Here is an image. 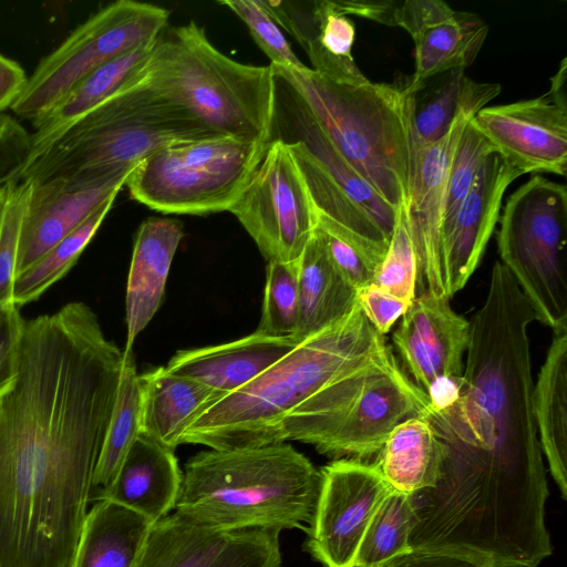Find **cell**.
<instances>
[{"label": "cell", "instance_id": "6da1fadb", "mask_svg": "<svg viewBox=\"0 0 567 567\" xmlns=\"http://www.w3.org/2000/svg\"><path fill=\"white\" fill-rule=\"evenodd\" d=\"M123 355L84 302L23 321L0 394V567H71Z\"/></svg>", "mask_w": 567, "mask_h": 567}, {"label": "cell", "instance_id": "7a4b0ae2", "mask_svg": "<svg viewBox=\"0 0 567 567\" xmlns=\"http://www.w3.org/2000/svg\"><path fill=\"white\" fill-rule=\"evenodd\" d=\"M398 369L384 336L357 302L343 318L207 409L182 443L238 450L295 440L318 450L367 385Z\"/></svg>", "mask_w": 567, "mask_h": 567}, {"label": "cell", "instance_id": "3957f363", "mask_svg": "<svg viewBox=\"0 0 567 567\" xmlns=\"http://www.w3.org/2000/svg\"><path fill=\"white\" fill-rule=\"evenodd\" d=\"M219 136L155 87L146 72L74 121L18 181L32 186L111 182L127 177L159 150Z\"/></svg>", "mask_w": 567, "mask_h": 567}, {"label": "cell", "instance_id": "277c9868", "mask_svg": "<svg viewBox=\"0 0 567 567\" xmlns=\"http://www.w3.org/2000/svg\"><path fill=\"white\" fill-rule=\"evenodd\" d=\"M321 471L282 442L209 450L185 465L175 512L234 533L249 528H303L311 524Z\"/></svg>", "mask_w": 567, "mask_h": 567}, {"label": "cell", "instance_id": "5b68a950", "mask_svg": "<svg viewBox=\"0 0 567 567\" xmlns=\"http://www.w3.org/2000/svg\"><path fill=\"white\" fill-rule=\"evenodd\" d=\"M271 66L341 156L391 206L406 208L414 172L408 80L354 85L332 81L307 65Z\"/></svg>", "mask_w": 567, "mask_h": 567}, {"label": "cell", "instance_id": "8992f818", "mask_svg": "<svg viewBox=\"0 0 567 567\" xmlns=\"http://www.w3.org/2000/svg\"><path fill=\"white\" fill-rule=\"evenodd\" d=\"M147 75L215 134L264 144L272 140L277 109L272 66L230 59L194 21L159 35Z\"/></svg>", "mask_w": 567, "mask_h": 567}, {"label": "cell", "instance_id": "52a82bcc", "mask_svg": "<svg viewBox=\"0 0 567 567\" xmlns=\"http://www.w3.org/2000/svg\"><path fill=\"white\" fill-rule=\"evenodd\" d=\"M289 94L287 142L315 205L316 227L344 240L379 269L398 209L341 156L302 102Z\"/></svg>", "mask_w": 567, "mask_h": 567}, {"label": "cell", "instance_id": "ba28073f", "mask_svg": "<svg viewBox=\"0 0 567 567\" xmlns=\"http://www.w3.org/2000/svg\"><path fill=\"white\" fill-rule=\"evenodd\" d=\"M501 262L530 303L536 321L567 328L566 186L535 176L507 199L499 217Z\"/></svg>", "mask_w": 567, "mask_h": 567}, {"label": "cell", "instance_id": "9c48e42d", "mask_svg": "<svg viewBox=\"0 0 567 567\" xmlns=\"http://www.w3.org/2000/svg\"><path fill=\"white\" fill-rule=\"evenodd\" d=\"M267 144L219 136L159 150L128 173L130 196L164 214L229 210L261 161Z\"/></svg>", "mask_w": 567, "mask_h": 567}, {"label": "cell", "instance_id": "30bf717a", "mask_svg": "<svg viewBox=\"0 0 567 567\" xmlns=\"http://www.w3.org/2000/svg\"><path fill=\"white\" fill-rule=\"evenodd\" d=\"M168 18L165 8L134 0H117L103 7L39 62L11 106L12 112L34 123L94 70L156 40L165 31Z\"/></svg>", "mask_w": 567, "mask_h": 567}, {"label": "cell", "instance_id": "8fae6325", "mask_svg": "<svg viewBox=\"0 0 567 567\" xmlns=\"http://www.w3.org/2000/svg\"><path fill=\"white\" fill-rule=\"evenodd\" d=\"M268 262L299 260L317 213L287 141L272 138L247 186L229 210Z\"/></svg>", "mask_w": 567, "mask_h": 567}, {"label": "cell", "instance_id": "7c38bea8", "mask_svg": "<svg viewBox=\"0 0 567 567\" xmlns=\"http://www.w3.org/2000/svg\"><path fill=\"white\" fill-rule=\"evenodd\" d=\"M320 471L307 550L324 567H352L372 516L392 488L373 463L340 458Z\"/></svg>", "mask_w": 567, "mask_h": 567}, {"label": "cell", "instance_id": "4fadbf2b", "mask_svg": "<svg viewBox=\"0 0 567 567\" xmlns=\"http://www.w3.org/2000/svg\"><path fill=\"white\" fill-rule=\"evenodd\" d=\"M472 123L495 151L523 175L567 172V103L549 93L485 106Z\"/></svg>", "mask_w": 567, "mask_h": 567}, {"label": "cell", "instance_id": "5bb4252c", "mask_svg": "<svg viewBox=\"0 0 567 567\" xmlns=\"http://www.w3.org/2000/svg\"><path fill=\"white\" fill-rule=\"evenodd\" d=\"M451 299L416 295L392 334L406 375L426 396L439 382L461 383L470 339V321Z\"/></svg>", "mask_w": 567, "mask_h": 567}, {"label": "cell", "instance_id": "9a60e30c", "mask_svg": "<svg viewBox=\"0 0 567 567\" xmlns=\"http://www.w3.org/2000/svg\"><path fill=\"white\" fill-rule=\"evenodd\" d=\"M522 175L497 152L483 162L468 193L441 231L442 296L452 299L476 270L499 219L504 194Z\"/></svg>", "mask_w": 567, "mask_h": 567}, {"label": "cell", "instance_id": "2e32d148", "mask_svg": "<svg viewBox=\"0 0 567 567\" xmlns=\"http://www.w3.org/2000/svg\"><path fill=\"white\" fill-rule=\"evenodd\" d=\"M430 408V399L400 368L371 381L317 451L333 460L374 463L391 432L411 417L426 416Z\"/></svg>", "mask_w": 567, "mask_h": 567}, {"label": "cell", "instance_id": "e0dca14e", "mask_svg": "<svg viewBox=\"0 0 567 567\" xmlns=\"http://www.w3.org/2000/svg\"><path fill=\"white\" fill-rule=\"evenodd\" d=\"M483 107L482 104L464 106L445 136L413 147L414 172L406 215L417 260V287L422 292L442 296L440 247L447 171L464 126Z\"/></svg>", "mask_w": 567, "mask_h": 567}, {"label": "cell", "instance_id": "ac0fdd59", "mask_svg": "<svg viewBox=\"0 0 567 567\" xmlns=\"http://www.w3.org/2000/svg\"><path fill=\"white\" fill-rule=\"evenodd\" d=\"M125 179L100 184L31 185L20 233L16 277L73 233L104 202L117 196Z\"/></svg>", "mask_w": 567, "mask_h": 567}, {"label": "cell", "instance_id": "d6986e66", "mask_svg": "<svg viewBox=\"0 0 567 567\" xmlns=\"http://www.w3.org/2000/svg\"><path fill=\"white\" fill-rule=\"evenodd\" d=\"M262 2L278 25L298 41L313 71L339 83L360 85L370 81L352 55L354 24L334 1Z\"/></svg>", "mask_w": 567, "mask_h": 567}, {"label": "cell", "instance_id": "ffe728a7", "mask_svg": "<svg viewBox=\"0 0 567 567\" xmlns=\"http://www.w3.org/2000/svg\"><path fill=\"white\" fill-rule=\"evenodd\" d=\"M298 343L292 337L275 338L255 331L231 342L181 350L166 369L227 395L255 380Z\"/></svg>", "mask_w": 567, "mask_h": 567}, {"label": "cell", "instance_id": "44dd1931", "mask_svg": "<svg viewBox=\"0 0 567 567\" xmlns=\"http://www.w3.org/2000/svg\"><path fill=\"white\" fill-rule=\"evenodd\" d=\"M183 236V226L177 219L150 217L140 225L126 284L124 350H132L135 338L158 310Z\"/></svg>", "mask_w": 567, "mask_h": 567}, {"label": "cell", "instance_id": "7402d4cb", "mask_svg": "<svg viewBox=\"0 0 567 567\" xmlns=\"http://www.w3.org/2000/svg\"><path fill=\"white\" fill-rule=\"evenodd\" d=\"M182 475L174 451L141 432L112 485L94 499H111L155 523L175 508Z\"/></svg>", "mask_w": 567, "mask_h": 567}, {"label": "cell", "instance_id": "603a6c76", "mask_svg": "<svg viewBox=\"0 0 567 567\" xmlns=\"http://www.w3.org/2000/svg\"><path fill=\"white\" fill-rule=\"evenodd\" d=\"M158 38L94 70L76 84L51 111L32 123L33 133L30 134V153L25 165L38 157L79 117L120 90L141 79L150 68Z\"/></svg>", "mask_w": 567, "mask_h": 567}, {"label": "cell", "instance_id": "cb8c5ba5", "mask_svg": "<svg viewBox=\"0 0 567 567\" xmlns=\"http://www.w3.org/2000/svg\"><path fill=\"white\" fill-rule=\"evenodd\" d=\"M141 432L175 451L189 425L225 396L192 378L157 367L140 374Z\"/></svg>", "mask_w": 567, "mask_h": 567}, {"label": "cell", "instance_id": "d4e9b609", "mask_svg": "<svg viewBox=\"0 0 567 567\" xmlns=\"http://www.w3.org/2000/svg\"><path fill=\"white\" fill-rule=\"evenodd\" d=\"M533 406L543 456L560 495L567 498V328L553 331L534 381Z\"/></svg>", "mask_w": 567, "mask_h": 567}, {"label": "cell", "instance_id": "484cf974", "mask_svg": "<svg viewBox=\"0 0 567 567\" xmlns=\"http://www.w3.org/2000/svg\"><path fill=\"white\" fill-rule=\"evenodd\" d=\"M154 523L107 498L89 508L71 567H135Z\"/></svg>", "mask_w": 567, "mask_h": 567}, {"label": "cell", "instance_id": "4316f807", "mask_svg": "<svg viewBox=\"0 0 567 567\" xmlns=\"http://www.w3.org/2000/svg\"><path fill=\"white\" fill-rule=\"evenodd\" d=\"M299 342L343 318L357 303V290L331 260L319 231L308 241L298 269Z\"/></svg>", "mask_w": 567, "mask_h": 567}, {"label": "cell", "instance_id": "83f0119b", "mask_svg": "<svg viewBox=\"0 0 567 567\" xmlns=\"http://www.w3.org/2000/svg\"><path fill=\"white\" fill-rule=\"evenodd\" d=\"M487 33V24L477 14L452 8L422 25L411 35L415 70L409 87L450 70H465L475 61Z\"/></svg>", "mask_w": 567, "mask_h": 567}, {"label": "cell", "instance_id": "f1b7e54d", "mask_svg": "<svg viewBox=\"0 0 567 567\" xmlns=\"http://www.w3.org/2000/svg\"><path fill=\"white\" fill-rule=\"evenodd\" d=\"M412 92L413 147L437 142L452 128L461 110L486 105L501 93L498 83L475 82L464 69H454L425 80Z\"/></svg>", "mask_w": 567, "mask_h": 567}, {"label": "cell", "instance_id": "f546056e", "mask_svg": "<svg viewBox=\"0 0 567 567\" xmlns=\"http://www.w3.org/2000/svg\"><path fill=\"white\" fill-rule=\"evenodd\" d=\"M443 456L442 441L421 415L391 432L373 464L392 489L411 495L435 484Z\"/></svg>", "mask_w": 567, "mask_h": 567}, {"label": "cell", "instance_id": "4dcf8cb0", "mask_svg": "<svg viewBox=\"0 0 567 567\" xmlns=\"http://www.w3.org/2000/svg\"><path fill=\"white\" fill-rule=\"evenodd\" d=\"M231 534L174 512L152 525L135 567H210Z\"/></svg>", "mask_w": 567, "mask_h": 567}, {"label": "cell", "instance_id": "1f68e13d", "mask_svg": "<svg viewBox=\"0 0 567 567\" xmlns=\"http://www.w3.org/2000/svg\"><path fill=\"white\" fill-rule=\"evenodd\" d=\"M123 365L112 415L93 477L96 496L115 480L130 449L141 433V386L133 350H123Z\"/></svg>", "mask_w": 567, "mask_h": 567}, {"label": "cell", "instance_id": "d6a6232c", "mask_svg": "<svg viewBox=\"0 0 567 567\" xmlns=\"http://www.w3.org/2000/svg\"><path fill=\"white\" fill-rule=\"evenodd\" d=\"M116 196L104 202L81 226L58 243L41 259L18 275L12 302L18 308L39 299L75 265L113 206Z\"/></svg>", "mask_w": 567, "mask_h": 567}, {"label": "cell", "instance_id": "836d02e7", "mask_svg": "<svg viewBox=\"0 0 567 567\" xmlns=\"http://www.w3.org/2000/svg\"><path fill=\"white\" fill-rule=\"evenodd\" d=\"M414 526L410 496L392 489L372 516L352 567H371L409 550Z\"/></svg>", "mask_w": 567, "mask_h": 567}, {"label": "cell", "instance_id": "e575fe53", "mask_svg": "<svg viewBox=\"0 0 567 567\" xmlns=\"http://www.w3.org/2000/svg\"><path fill=\"white\" fill-rule=\"evenodd\" d=\"M299 260L271 261L266 267L261 318L256 331L268 337H295L299 317Z\"/></svg>", "mask_w": 567, "mask_h": 567}, {"label": "cell", "instance_id": "d590c367", "mask_svg": "<svg viewBox=\"0 0 567 567\" xmlns=\"http://www.w3.org/2000/svg\"><path fill=\"white\" fill-rule=\"evenodd\" d=\"M494 152L493 145L471 118L457 140L449 166L442 228L468 193L485 158Z\"/></svg>", "mask_w": 567, "mask_h": 567}, {"label": "cell", "instance_id": "8d00e7d4", "mask_svg": "<svg viewBox=\"0 0 567 567\" xmlns=\"http://www.w3.org/2000/svg\"><path fill=\"white\" fill-rule=\"evenodd\" d=\"M373 284L408 302L416 297L417 260L405 207L398 209L389 249Z\"/></svg>", "mask_w": 567, "mask_h": 567}, {"label": "cell", "instance_id": "74e56055", "mask_svg": "<svg viewBox=\"0 0 567 567\" xmlns=\"http://www.w3.org/2000/svg\"><path fill=\"white\" fill-rule=\"evenodd\" d=\"M248 28L251 38L275 66L301 69L306 65L292 50L280 27L262 0H223Z\"/></svg>", "mask_w": 567, "mask_h": 567}, {"label": "cell", "instance_id": "f35d334b", "mask_svg": "<svg viewBox=\"0 0 567 567\" xmlns=\"http://www.w3.org/2000/svg\"><path fill=\"white\" fill-rule=\"evenodd\" d=\"M31 188L30 184L17 181L7 189L0 221V305L2 306L13 305L12 289L20 233Z\"/></svg>", "mask_w": 567, "mask_h": 567}, {"label": "cell", "instance_id": "ab89813d", "mask_svg": "<svg viewBox=\"0 0 567 567\" xmlns=\"http://www.w3.org/2000/svg\"><path fill=\"white\" fill-rule=\"evenodd\" d=\"M279 533L266 528L234 532L210 567H279Z\"/></svg>", "mask_w": 567, "mask_h": 567}, {"label": "cell", "instance_id": "60d3db41", "mask_svg": "<svg viewBox=\"0 0 567 567\" xmlns=\"http://www.w3.org/2000/svg\"><path fill=\"white\" fill-rule=\"evenodd\" d=\"M30 153V133L12 116L0 114V188L17 182Z\"/></svg>", "mask_w": 567, "mask_h": 567}, {"label": "cell", "instance_id": "b9f144b4", "mask_svg": "<svg viewBox=\"0 0 567 567\" xmlns=\"http://www.w3.org/2000/svg\"><path fill=\"white\" fill-rule=\"evenodd\" d=\"M316 229L321 235L331 260L357 292L374 282L379 269L359 250L328 231L318 227Z\"/></svg>", "mask_w": 567, "mask_h": 567}, {"label": "cell", "instance_id": "7bdbcfd3", "mask_svg": "<svg viewBox=\"0 0 567 567\" xmlns=\"http://www.w3.org/2000/svg\"><path fill=\"white\" fill-rule=\"evenodd\" d=\"M357 302L372 327L383 336L391 330L411 303L375 284L358 290Z\"/></svg>", "mask_w": 567, "mask_h": 567}, {"label": "cell", "instance_id": "ee69618b", "mask_svg": "<svg viewBox=\"0 0 567 567\" xmlns=\"http://www.w3.org/2000/svg\"><path fill=\"white\" fill-rule=\"evenodd\" d=\"M24 319L16 305H0V394L14 373V357Z\"/></svg>", "mask_w": 567, "mask_h": 567}, {"label": "cell", "instance_id": "f6af8a7d", "mask_svg": "<svg viewBox=\"0 0 567 567\" xmlns=\"http://www.w3.org/2000/svg\"><path fill=\"white\" fill-rule=\"evenodd\" d=\"M371 567H492L467 556L446 551L410 548L383 563Z\"/></svg>", "mask_w": 567, "mask_h": 567}, {"label": "cell", "instance_id": "bcb514c9", "mask_svg": "<svg viewBox=\"0 0 567 567\" xmlns=\"http://www.w3.org/2000/svg\"><path fill=\"white\" fill-rule=\"evenodd\" d=\"M27 80L24 70L16 61L0 54V114L11 109Z\"/></svg>", "mask_w": 567, "mask_h": 567}, {"label": "cell", "instance_id": "7dc6e473", "mask_svg": "<svg viewBox=\"0 0 567 567\" xmlns=\"http://www.w3.org/2000/svg\"><path fill=\"white\" fill-rule=\"evenodd\" d=\"M8 186L0 188V221H1L2 212H3V207H4Z\"/></svg>", "mask_w": 567, "mask_h": 567}]
</instances>
